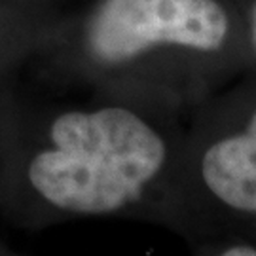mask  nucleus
<instances>
[{
  "label": "nucleus",
  "mask_w": 256,
  "mask_h": 256,
  "mask_svg": "<svg viewBox=\"0 0 256 256\" xmlns=\"http://www.w3.org/2000/svg\"><path fill=\"white\" fill-rule=\"evenodd\" d=\"M173 232L256 243V90L203 106L174 169Z\"/></svg>",
  "instance_id": "obj_2"
},
{
  "label": "nucleus",
  "mask_w": 256,
  "mask_h": 256,
  "mask_svg": "<svg viewBox=\"0 0 256 256\" xmlns=\"http://www.w3.org/2000/svg\"><path fill=\"white\" fill-rule=\"evenodd\" d=\"M248 30H250V42L256 55V0H250V8H248Z\"/></svg>",
  "instance_id": "obj_5"
},
{
  "label": "nucleus",
  "mask_w": 256,
  "mask_h": 256,
  "mask_svg": "<svg viewBox=\"0 0 256 256\" xmlns=\"http://www.w3.org/2000/svg\"><path fill=\"white\" fill-rule=\"evenodd\" d=\"M230 32L220 0H99L86 23V46L102 68H128L165 48L218 54Z\"/></svg>",
  "instance_id": "obj_3"
},
{
  "label": "nucleus",
  "mask_w": 256,
  "mask_h": 256,
  "mask_svg": "<svg viewBox=\"0 0 256 256\" xmlns=\"http://www.w3.org/2000/svg\"><path fill=\"white\" fill-rule=\"evenodd\" d=\"M0 256H21V254H18L14 248H10L2 239H0Z\"/></svg>",
  "instance_id": "obj_6"
},
{
  "label": "nucleus",
  "mask_w": 256,
  "mask_h": 256,
  "mask_svg": "<svg viewBox=\"0 0 256 256\" xmlns=\"http://www.w3.org/2000/svg\"><path fill=\"white\" fill-rule=\"evenodd\" d=\"M171 110L128 101L52 114L0 169V214L38 232L74 220H137L173 232L184 133Z\"/></svg>",
  "instance_id": "obj_1"
},
{
  "label": "nucleus",
  "mask_w": 256,
  "mask_h": 256,
  "mask_svg": "<svg viewBox=\"0 0 256 256\" xmlns=\"http://www.w3.org/2000/svg\"><path fill=\"white\" fill-rule=\"evenodd\" d=\"M194 256H256V243L245 239H214L194 245Z\"/></svg>",
  "instance_id": "obj_4"
}]
</instances>
